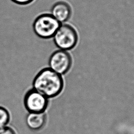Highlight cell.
<instances>
[{
	"mask_svg": "<svg viewBox=\"0 0 134 134\" xmlns=\"http://www.w3.org/2000/svg\"><path fill=\"white\" fill-rule=\"evenodd\" d=\"M63 87L64 82L62 75L49 67L40 70L32 82V88L48 99L58 96L62 91Z\"/></svg>",
	"mask_w": 134,
	"mask_h": 134,
	"instance_id": "cell-1",
	"label": "cell"
},
{
	"mask_svg": "<svg viewBox=\"0 0 134 134\" xmlns=\"http://www.w3.org/2000/svg\"><path fill=\"white\" fill-rule=\"evenodd\" d=\"M61 25L51 14H42L37 16L32 24L35 34L39 38L48 39L52 38Z\"/></svg>",
	"mask_w": 134,
	"mask_h": 134,
	"instance_id": "cell-2",
	"label": "cell"
},
{
	"mask_svg": "<svg viewBox=\"0 0 134 134\" xmlns=\"http://www.w3.org/2000/svg\"><path fill=\"white\" fill-rule=\"evenodd\" d=\"M52 38L55 45L59 49L65 51L74 48L78 41L76 30L67 24H61Z\"/></svg>",
	"mask_w": 134,
	"mask_h": 134,
	"instance_id": "cell-3",
	"label": "cell"
},
{
	"mask_svg": "<svg viewBox=\"0 0 134 134\" xmlns=\"http://www.w3.org/2000/svg\"><path fill=\"white\" fill-rule=\"evenodd\" d=\"M49 99L32 88L28 90L24 97V105L28 113L46 111Z\"/></svg>",
	"mask_w": 134,
	"mask_h": 134,
	"instance_id": "cell-4",
	"label": "cell"
},
{
	"mask_svg": "<svg viewBox=\"0 0 134 134\" xmlns=\"http://www.w3.org/2000/svg\"><path fill=\"white\" fill-rule=\"evenodd\" d=\"M72 58L67 51L61 49L53 52L48 61L49 68L61 75L66 73L72 65Z\"/></svg>",
	"mask_w": 134,
	"mask_h": 134,
	"instance_id": "cell-5",
	"label": "cell"
},
{
	"mask_svg": "<svg viewBox=\"0 0 134 134\" xmlns=\"http://www.w3.org/2000/svg\"><path fill=\"white\" fill-rule=\"evenodd\" d=\"M51 14L60 23H63L70 18L71 15V8L67 3L58 2L52 6Z\"/></svg>",
	"mask_w": 134,
	"mask_h": 134,
	"instance_id": "cell-6",
	"label": "cell"
},
{
	"mask_svg": "<svg viewBox=\"0 0 134 134\" xmlns=\"http://www.w3.org/2000/svg\"><path fill=\"white\" fill-rule=\"evenodd\" d=\"M47 117L46 111L41 113H28L26 117L27 127L34 131L42 129L47 122Z\"/></svg>",
	"mask_w": 134,
	"mask_h": 134,
	"instance_id": "cell-7",
	"label": "cell"
},
{
	"mask_svg": "<svg viewBox=\"0 0 134 134\" xmlns=\"http://www.w3.org/2000/svg\"><path fill=\"white\" fill-rule=\"evenodd\" d=\"M10 114L5 107L0 106V128L8 126L10 120Z\"/></svg>",
	"mask_w": 134,
	"mask_h": 134,
	"instance_id": "cell-8",
	"label": "cell"
},
{
	"mask_svg": "<svg viewBox=\"0 0 134 134\" xmlns=\"http://www.w3.org/2000/svg\"><path fill=\"white\" fill-rule=\"evenodd\" d=\"M0 134H16V132L12 127L6 126L0 128Z\"/></svg>",
	"mask_w": 134,
	"mask_h": 134,
	"instance_id": "cell-9",
	"label": "cell"
},
{
	"mask_svg": "<svg viewBox=\"0 0 134 134\" xmlns=\"http://www.w3.org/2000/svg\"><path fill=\"white\" fill-rule=\"evenodd\" d=\"M13 3L19 5H27L31 4L35 0H10Z\"/></svg>",
	"mask_w": 134,
	"mask_h": 134,
	"instance_id": "cell-10",
	"label": "cell"
}]
</instances>
